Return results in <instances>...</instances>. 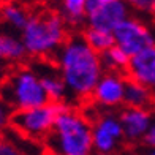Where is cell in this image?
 Instances as JSON below:
<instances>
[{"label": "cell", "mask_w": 155, "mask_h": 155, "mask_svg": "<svg viewBox=\"0 0 155 155\" xmlns=\"http://www.w3.org/2000/svg\"><path fill=\"white\" fill-rule=\"evenodd\" d=\"M55 70L74 100L90 98L104 73L101 55L90 48L82 35L70 37L54 57Z\"/></svg>", "instance_id": "6da1fadb"}, {"label": "cell", "mask_w": 155, "mask_h": 155, "mask_svg": "<svg viewBox=\"0 0 155 155\" xmlns=\"http://www.w3.org/2000/svg\"><path fill=\"white\" fill-rule=\"evenodd\" d=\"M46 144L52 155H94L92 122L79 109L62 104Z\"/></svg>", "instance_id": "7a4b0ae2"}, {"label": "cell", "mask_w": 155, "mask_h": 155, "mask_svg": "<svg viewBox=\"0 0 155 155\" xmlns=\"http://www.w3.org/2000/svg\"><path fill=\"white\" fill-rule=\"evenodd\" d=\"M68 38V25L55 10L32 13L29 22L21 32V41L27 55L38 59L55 57Z\"/></svg>", "instance_id": "3957f363"}, {"label": "cell", "mask_w": 155, "mask_h": 155, "mask_svg": "<svg viewBox=\"0 0 155 155\" xmlns=\"http://www.w3.org/2000/svg\"><path fill=\"white\" fill-rule=\"evenodd\" d=\"M0 98L16 112L49 103L38 70L30 67L13 70L0 86Z\"/></svg>", "instance_id": "277c9868"}, {"label": "cell", "mask_w": 155, "mask_h": 155, "mask_svg": "<svg viewBox=\"0 0 155 155\" xmlns=\"http://www.w3.org/2000/svg\"><path fill=\"white\" fill-rule=\"evenodd\" d=\"M62 104L55 103H46L43 106L18 111L13 116L11 125L15 130L27 139L32 141H41L48 139L54 128V124L57 120V116L60 112Z\"/></svg>", "instance_id": "5b68a950"}, {"label": "cell", "mask_w": 155, "mask_h": 155, "mask_svg": "<svg viewBox=\"0 0 155 155\" xmlns=\"http://www.w3.org/2000/svg\"><path fill=\"white\" fill-rule=\"evenodd\" d=\"M116 46H119L130 57L141 54L155 46V29L144 19L130 16L112 32Z\"/></svg>", "instance_id": "8992f818"}, {"label": "cell", "mask_w": 155, "mask_h": 155, "mask_svg": "<svg viewBox=\"0 0 155 155\" xmlns=\"http://www.w3.org/2000/svg\"><path fill=\"white\" fill-rule=\"evenodd\" d=\"M87 27L114 32L130 15V3L124 0H86Z\"/></svg>", "instance_id": "52a82bcc"}, {"label": "cell", "mask_w": 155, "mask_h": 155, "mask_svg": "<svg viewBox=\"0 0 155 155\" xmlns=\"http://www.w3.org/2000/svg\"><path fill=\"white\" fill-rule=\"evenodd\" d=\"M92 136L95 153H116L122 141H125L119 114L112 111L98 114L92 122Z\"/></svg>", "instance_id": "ba28073f"}, {"label": "cell", "mask_w": 155, "mask_h": 155, "mask_svg": "<svg viewBox=\"0 0 155 155\" xmlns=\"http://www.w3.org/2000/svg\"><path fill=\"white\" fill-rule=\"evenodd\" d=\"M127 76L124 73H114V71H104L100 81L97 82L94 89L92 101L98 108L112 111L120 108L125 101V90H127Z\"/></svg>", "instance_id": "9c48e42d"}, {"label": "cell", "mask_w": 155, "mask_h": 155, "mask_svg": "<svg viewBox=\"0 0 155 155\" xmlns=\"http://www.w3.org/2000/svg\"><path fill=\"white\" fill-rule=\"evenodd\" d=\"M119 119H120V124H122L124 138L131 144L144 143V138L149 133L155 120L150 109L127 108V106L119 112Z\"/></svg>", "instance_id": "30bf717a"}, {"label": "cell", "mask_w": 155, "mask_h": 155, "mask_svg": "<svg viewBox=\"0 0 155 155\" xmlns=\"http://www.w3.org/2000/svg\"><path fill=\"white\" fill-rule=\"evenodd\" d=\"M127 73L128 79L155 90V46L131 57Z\"/></svg>", "instance_id": "8fae6325"}, {"label": "cell", "mask_w": 155, "mask_h": 155, "mask_svg": "<svg viewBox=\"0 0 155 155\" xmlns=\"http://www.w3.org/2000/svg\"><path fill=\"white\" fill-rule=\"evenodd\" d=\"M41 82H43V89L46 92V97L49 103L62 104L68 98V89L65 86V82L60 78L59 71L55 70V67H49L45 70H38Z\"/></svg>", "instance_id": "7c38bea8"}, {"label": "cell", "mask_w": 155, "mask_h": 155, "mask_svg": "<svg viewBox=\"0 0 155 155\" xmlns=\"http://www.w3.org/2000/svg\"><path fill=\"white\" fill-rule=\"evenodd\" d=\"M127 108H141V109H150L153 104V90L143 86L139 82L128 79L125 90V101Z\"/></svg>", "instance_id": "4fadbf2b"}, {"label": "cell", "mask_w": 155, "mask_h": 155, "mask_svg": "<svg viewBox=\"0 0 155 155\" xmlns=\"http://www.w3.org/2000/svg\"><path fill=\"white\" fill-rule=\"evenodd\" d=\"M59 15L68 27H81L87 24L86 0H65L59 6Z\"/></svg>", "instance_id": "5bb4252c"}, {"label": "cell", "mask_w": 155, "mask_h": 155, "mask_svg": "<svg viewBox=\"0 0 155 155\" xmlns=\"http://www.w3.org/2000/svg\"><path fill=\"white\" fill-rule=\"evenodd\" d=\"M32 13L21 3H5L0 6V18L5 24H8L11 29L16 30H24L27 25Z\"/></svg>", "instance_id": "9a60e30c"}, {"label": "cell", "mask_w": 155, "mask_h": 155, "mask_svg": "<svg viewBox=\"0 0 155 155\" xmlns=\"http://www.w3.org/2000/svg\"><path fill=\"white\" fill-rule=\"evenodd\" d=\"M27 55L21 37L0 33V62H21Z\"/></svg>", "instance_id": "2e32d148"}, {"label": "cell", "mask_w": 155, "mask_h": 155, "mask_svg": "<svg viewBox=\"0 0 155 155\" xmlns=\"http://www.w3.org/2000/svg\"><path fill=\"white\" fill-rule=\"evenodd\" d=\"M82 38L86 40V43L100 55L104 54L106 51H109L112 46H116L114 33L106 32V30H98V29L87 27V29L84 30V33H82Z\"/></svg>", "instance_id": "e0dca14e"}, {"label": "cell", "mask_w": 155, "mask_h": 155, "mask_svg": "<svg viewBox=\"0 0 155 155\" xmlns=\"http://www.w3.org/2000/svg\"><path fill=\"white\" fill-rule=\"evenodd\" d=\"M131 57L127 52H124L119 46H112L109 51L101 54V62L104 67V71H114V73H124L128 70Z\"/></svg>", "instance_id": "ac0fdd59"}, {"label": "cell", "mask_w": 155, "mask_h": 155, "mask_svg": "<svg viewBox=\"0 0 155 155\" xmlns=\"http://www.w3.org/2000/svg\"><path fill=\"white\" fill-rule=\"evenodd\" d=\"M130 8H135L141 15L155 16V0H133Z\"/></svg>", "instance_id": "d6986e66"}, {"label": "cell", "mask_w": 155, "mask_h": 155, "mask_svg": "<svg viewBox=\"0 0 155 155\" xmlns=\"http://www.w3.org/2000/svg\"><path fill=\"white\" fill-rule=\"evenodd\" d=\"M13 109L0 98V133L5 131L13 122Z\"/></svg>", "instance_id": "ffe728a7"}, {"label": "cell", "mask_w": 155, "mask_h": 155, "mask_svg": "<svg viewBox=\"0 0 155 155\" xmlns=\"http://www.w3.org/2000/svg\"><path fill=\"white\" fill-rule=\"evenodd\" d=\"M0 155H25V153L11 139L0 138Z\"/></svg>", "instance_id": "44dd1931"}, {"label": "cell", "mask_w": 155, "mask_h": 155, "mask_svg": "<svg viewBox=\"0 0 155 155\" xmlns=\"http://www.w3.org/2000/svg\"><path fill=\"white\" fill-rule=\"evenodd\" d=\"M144 146L147 147V149H155V120L150 127L149 133H147L146 138H144Z\"/></svg>", "instance_id": "7402d4cb"}, {"label": "cell", "mask_w": 155, "mask_h": 155, "mask_svg": "<svg viewBox=\"0 0 155 155\" xmlns=\"http://www.w3.org/2000/svg\"><path fill=\"white\" fill-rule=\"evenodd\" d=\"M141 155H155V149H147V147H146Z\"/></svg>", "instance_id": "603a6c76"}, {"label": "cell", "mask_w": 155, "mask_h": 155, "mask_svg": "<svg viewBox=\"0 0 155 155\" xmlns=\"http://www.w3.org/2000/svg\"><path fill=\"white\" fill-rule=\"evenodd\" d=\"M94 155H117V153H94Z\"/></svg>", "instance_id": "cb8c5ba5"}, {"label": "cell", "mask_w": 155, "mask_h": 155, "mask_svg": "<svg viewBox=\"0 0 155 155\" xmlns=\"http://www.w3.org/2000/svg\"><path fill=\"white\" fill-rule=\"evenodd\" d=\"M153 104H155V90H153Z\"/></svg>", "instance_id": "d4e9b609"}]
</instances>
